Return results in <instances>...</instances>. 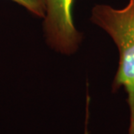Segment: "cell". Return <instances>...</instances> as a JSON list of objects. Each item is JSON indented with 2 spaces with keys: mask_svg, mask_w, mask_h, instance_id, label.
Here are the masks:
<instances>
[{
  "mask_svg": "<svg viewBox=\"0 0 134 134\" xmlns=\"http://www.w3.org/2000/svg\"><path fill=\"white\" fill-rule=\"evenodd\" d=\"M91 20L111 36L119 53L118 68L112 83V92L123 87L130 109L129 134H134V0L123 9L96 5Z\"/></svg>",
  "mask_w": 134,
  "mask_h": 134,
  "instance_id": "1",
  "label": "cell"
},
{
  "mask_svg": "<svg viewBox=\"0 0 134 134\" xmlns=\"http://www.w3.org/2000/svg\"><path fill=\"white\" fill-rule=\"evenodd\" d=\"M74 0H46L44 30L50 47L63 55L78 50L82 35L73 24Z\"/></svg>",
  "mask_w": 134,
  "mask_h": 134,
  "instance_id": "2",
  "label": "cell"
},
{
  "mask_svg": "<svg viewBox=\"0 0 134 134\" xmlns=\"http://www.w3.org/2000/svg\"><path fill=\"white\" fill-rule=\"evenodd\" d=\"M22 5L34 15L44 18L46 10V0H12Z\"/></svg>",
  "mask_w": 134,
  "mask_h": 134,
  "instance_id": "3",
  "label": "cell"
},
{
  "mask_svg": "<svg viewBox=\"0 0 134 134\" xmlns=\"http://www.w3.org/2000/svg\"><path fill=\"white\" fill-rule=\"evenodd\" d=\"M85 134H88V131H87V126H85Z\"/></svg>",
  "mask_w": 134,
  "mask_h": 134,
  "instance_id": "4",
  "label": "cell"
}]
</instances>
